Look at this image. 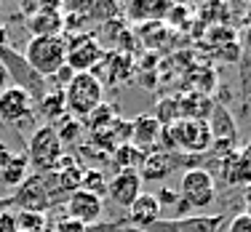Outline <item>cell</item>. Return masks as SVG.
<instances>
[{
    "mask_svg": "<svg viewBox=\"0 0 251 232\" xmlns=\"http://www.w3.org/2000/svg\"><path fill=\"white\" fill-rule=\"evenodd\" d=\"M64 107H67V115L77 117V120H86L97 107L104 102V86L97 75L91 72H75L73 80L64 88Z\"/></svg>",
    "mask_w": 251,
    "mask_h": 232,
    "instance_id": "obj_1",
    "label": "cell"
},
{
    "mask_svg": "<svg viewBox=\"0 0 251 232\" xmlns=\"http://www.w3.org/2000/svg\"><path fill=\"white\" fill-rule=\"evenodd\" d=\"M0 64H3L5 72H8L11 86L22 88V91H25L35 104H38L40 99H43L46 93L51 91V88H49V80L35 72V70L27 64V59L22 56V53H16L11 46H3V48H0Z\"/></svg>",
    "mask_w": 251,
    "mask_h": 232,
    "instance_id": "obj_2",
    "label": "cell"
},
{
    "mask_svg": "<svg viewBox=\"0 0 251 232\" xmlns=\"http://www.w3.org/2000/svg\"><path fill=\"white\" fill-rule=\"evenodd\" d=\"M64 46H67V38H64V35H53V38H29V43H27V48L22 56L27 59V64L40 77L49 80V77H53L64 67Z\"/></svg>",
    "mask_w": 251,
    "mask_h": 232,
    "instance_id": "obj_3",
    "label": "cell"
},
{
    "mask_svg": "<svg viewBox=\"0 0 251 232\" xmlns=\"http://www.w3.org/2000/svg\"><path fill=\"white\" fill-rule=\"evenodd\" d=\"M27 163L29 168L35 171V174H51L53 168H56L59 158L64 155V147L62 141H59L56 131L53 126H38L32 131V136H29L27 141Z\"/></svg>",
    "mask_w": 251,
    "mask_h": 232,
    "instance_id": "obj_4",
    "label": "cell"
},
{
    "mask_svg": "<svg viewBox=\"0 0 251 232\" xmlns=\"http://www.w3.org/2000/svg\"><path fill=\"white\" fill-rule=\"evenodd\" d=\"M179 198L184 200L190 208H208L217 200V182H214V176L208 174L206 168H201V165H193V168H187L182 174V182H179Z\"/></svg>",
    "mask_w": 251,
    "mask_h": 232,
    "instance_id": "obj_5",
    "label": "cell"
},
{
    "mask_svg": "<svg viewBox=\"0 0 251 232\" xmlns=\"http://www.w3.org/2000/svg\"><path fill=\"white\" fill-rule=\"evenodd\" d=\"M104 59L97 35L91 32H80V35H70L67 46H64V64L73 72H94V67Z\"/></svg>",
    "mask_w": 251,
    "mask_h": 232,
    "instance_id": "obj_6",
    "label": "cell"
},
{
    "mask_svg": "<svg viewBox=\"0 0 251 232\" xmlns=\"http://www.w3.org/2000/svg\"><path fill=\"white\" fill-rule=\"evenodd\" d=\"M8 203L14 206V211H29V213H46L49 208L56 206L49 192V184H46V174H29L16 187Z\"/></svg>",
    "mask_w": 251,
    "mask_h": 232,
    "instance_id": "obj_7",
    "label": "cell"
},
{
    "mask_svg": "<svg viewBox=\"0 0 251 232\" xmlns=\"http://www.w3.org/2000/svg\"><path fill=\"white\" fill-rule=\"evenodd\" d=\"M0 120L16 126V131L29 126V123H35V102L22 88L8 86L0 93Z\"/></svg>",
    "mask_w": 251,
    "mask_h": 232,
    "instance_id": "obj_8",
    "label": "cell"
},
{
    "mask_svg": "<svg viewBox=\"0 0 251 232\" xmlns=\"http://www.w3.org/2000/svg\"><path fill=\"white\" fill-rule=\"evenodd\" d=\"M64 208H67V219L91 227V224H97L101 219V213H104V198L88 192V189H77V192L64 198Z\"/></svg>",
    "mask_w": 251,
    "mask_h": 232,
    "instance_id": "obj_9",
    "label": "cell"
},
{
    "mask_svg": "<svg viewBox=\"0 0 251 232\" xmlns=\"http://www.w3.org/2000/svg\"><path fill=\"white\" fill-rule=\"evenodd\" d=\"M25 22L32 38H53L64 32V11L59 3H40L38 14H32Z\"/></svg>",
    "mask_w": 251,
    "mask_h": 232,
    "instance_id": "obj_10",
    "label": "cell"
},
{
    "mask_svg": "<svg viewBox=\"0 0 251 232\" xmlns=\"http://www.w3.org/2000/svg\"><path fill=\"white\" fill-rule=\"evenodd\" d=\"M142 195V176L139 171H118L112 179H107V198L115 206L128 208Z\"/></svg>",
    "mask_w": 251,
    "mask_h": 232,
    "instance_id": "obj_11",
    "label": "cell"
},
{
    "mask_svg": "<svg viewBox=\"0 0 251 232\" xmlns=\"http://www.w3.org/2000/svg\"><path fill=\"white\" fill-rule=\"evenodd\" d=\"M91 144L99 147L101 152L112 155L121 144H131V120H123V117H115L110 126H104L97 134H91Z\"/></svg>",
    "mask_w": 251,
    "mask_h": 232,
    "instance_id": "obj_12",
    "label": "cell"
},
{
    "mask_svg": "<svg viewBox=\"0 0 251 232\" xmlns=\"http://www.w3.org/2000/svg\"><path fill=\"white\" fill-rule=\"evenodd\" d=\"M163 213V208H160L158 198H155L152 192H142L139 198L134 200V203L128 206V224L131 227H139V230H147L150 224H155Z\"/></svg>",
    "mask_w": 251,
    "mask_h": 232,
    "instance_id": "obj_13",
    "label": "cell"
},
{
    "mask_svg": "<svg viewBox=\"0 0 251 232\" xmlns=\"http://www.w3.org/2000/svg\"><path fill=\"white\" fill-rule=\"evenodd\" d=\"M176 163H179V158L171 152H160V150L147 152L139 165V176H142V182H163L166 176H171Z\"/></svg>",
    "mask_w": 251,
    "mask_h": 232,
    "instance_id": "obj_14",
    "label": "cell"
},
{
    "mask_svg": "<svg viewBox=\"0 0 251 232\" xmlns=\"http://www.w3.org/2000/svg\"><path fill=\"white\" fill-rule=\"evenodd\" d=\"M160 131H163V126H160L152 115L134 117V120H131V144L145 150V152H152L155 144L160 141Z\"/></svg>",
    "mask_w": 251,
    "mask_h": 232,
    "instance_id": "obj_15",
    "label": "cell"
},
{
    "mask_svg": "<svg viewBox=\"0 0 251 232\" xmlns=\"http://www.w3.org/2000/svg\"><path fill=\"white\" fill-rule=\"evenodd\" d=\"M222 176L230 187H246V184H251V152L235 150L230 158H225Z\"/></svg>",
    "mask_w": 251,
    "mask_h": 232,
    "instance_id": "obj_16",
    "label": "cell"
},
{
    "mask_svg": "<svg viewBox=\"0 0 251 232\" xmlns=\"http://www.w3.org/2000/svg\"><path fill=\"white\" fill-rule=\"evenodd\" d=\"M208 131H211L214 141H238V126L235 117L230 115L225 104H214L211 115H208Z\"/></svg>",
    "mask_w": 251,
    "mask_h": 232,
    "instance_id": "obj_17",
    "label": "cell"
},
{
    "mask_svg": "<svg viewBox=\"0 0 251 232\" xmlns=\"http://www.w3.org/2000/svg\"><path fill=\"white\" fill-rule=\"evenodd\" d=\"M101 64H104L107 75L104 80H101V86H118V83H126L134 72V59H131V53H104V59H101Z\"/></svg>",
    "mask_w": 251,
    "mask_h": 232,
    "instance_id": "obj_18",
    "label": "cell"
},
{
    "mask_svg": "<svg viewBox=\"0 0 251 232\" xmlns=\"http://www.w3.org/2000/svg\"><path fill=\"white\" fill-rule=\"evenodd\" d=\"M179 102V120H208V115H211L214 110V102L206 96V93H190V96H182L176 99Z\"/></svg>",
    "mask_w": 251,
    "mask_h": 232,
    "instance_id": "obj_19",
    "label": "cell"
},
{
    "mask_svg": "<svg viewBox=\"0 0 251 232\" xmlns=\"http://www.w3.org/2000/svg\"><path fill=\"white\" fill-rule=\"evenodd\" d=\"M171 11V3H128L126 5V14L131 16L134 22H163Z\"/></svg>",
    "mask_w": 251,
    "mask_h": 232,
    "instance_id": "obj_20",
    "label": "cell"
},
{
    "mask_svg": "<svg viewBox=\"0 0 251 232\" xmlns=\"http://www.w3.org/2000/svg\"><path fill=\"white\" fill-rule=\"evenodd\" d=\"M27 176H29L27 155H19V152H14V158L0 168V182H3V187H8V189H16Z\"/></svg>",
    "mask_w": 251,
    "mask_h": 232,
    "instance_id": "obj_21",
    "label": "cell"
},
{
    "mask_svg": "<svg viewBox=\"0 0 251 232\" xmlns=\"http://www.w3.org/2000/svg\"><path fill=\"white\" fill-rule=\"evenodd\" d=\"M38 112H40V117L46 120V126H56V123L67 115V107H64V93L62 91H49L38 102Z\"/></svg>",
    "mask_w": 251,
    "mask_h": 232,
    "instance_id": "obj_22",
    "label": "cell"
},
{
    "mask_svg": "<svg viewBox=\"0 0 251 232\" xmlns=\"http://www.w3.org/2000/svg\"><path fill=\"white\" fill-rule=\"evenodd\" d=\"M145 155H147L145 150H139V147H134V144H121L110 155V160L115 163L118 171H139Z\"/></svg>",
    "mask_w": 251,
    "mask_h": 232,
    "instance_id": "obj_23",
    "label": "cell"
},
{
    "mask_svg": "<svg viewBox=\"0 0 251 232\" xmlns=\"http://www.w3.org/2000/svg\"><path fill=\"white\" fill-rule=\"evenodd\" d=\"M53 131H56V136H59V141H62V147L80 144L83 134H86V128H83V120H77V117H70V115H64L62 120L53 126Z\"/></svg>",
    "mask_w": 251,
    "mask_h": 232,
    "instance_id": "obj_24",
    "label": "cell"
},
{
    "mask_svg": "<svg viewBox=\"0 0 251 232\" xmlns=\"http://www.w3.org/2000/svg\"><path fill=\"white\" fill-rule=\"evenodd\" d=\"M118 117V112H115V107L112 104H107V102H101L97 110L91 112V115L83 120V128L88 131V134H97V131H101L104 126H110L112 120Z\"/></svg>",
    "mask_w": 251,
    "mask_h": 232,
    "instance_id": "obj_25",
    "label": "cell"
},
{
    "mask_svg": "<svg viewBox=\"0 0 251 232\" xmlns=\"http://www.w3.org/2000/svg\"><path fill=\"white\" fill-rule=\"evenodd\" d=\"M152 117L163 128L174 126V123L179 120V102H176V99H160V102H158V112H155Z\"/></svg>",
    "mask_w": 251,
    "mask_h": 232,
    "instance_id": "obj_26",
    "label": "cell"
},
{
    "mask_svg": "<svg viewBox=\"0 0 251 232\" xmlns=\"http://www.w3.org/2000/svg\"><path fill=\"white\" fill-rule=\"evenodd\" d=\"M80 189H88V192H94V195H104L107 192V176H104V171L101 168H86L83 171V187Z\"/></svg>",
    "mask_w": 251,
    "mask_h": 232,
    "instance_id": "obj_27",
    "label": "cell"
},
{
    "mask_svg": "<svg viewBox=\"0 0 251 232\" xmlns=\"http://www.w3.org/2000/svg\"><path fill=\"white\" fill-rule=\"evenodd\" d=\"M16 224H19V232H43V227H46V213L16 211Z\"/></svg>",
    "mask_w": 251,
    "mask_h": 232,
    "instance_id": "obj_28",
    "label": "cell"
},
{
    "mask_svg": "<svg viewBox=\"0 0 251 232\" xmlns=\"http://www.w3.org/2000/svg\"><path fill=\"white\" fill-rule=\"evenodd\" d=\"M227 232H251V213H235Z\"/></svg>",
    "mask_w": 251,
    "mask_h": 232,
    "instance_id": "obj_29",
    "label": "cell"
},
{
    "mask_svg": "<svg viewBox=\"0 0 251 232\" xmlns=\"http://www.w3.org/2000/svg\"><path fill=\"white\" fill-rule=\"evenodd\" d=\"M56 232H94L91 227H86V224H80V222H73V219H59V224H56ZM99 232V230H97Z\"/></svg>",
    "mask_w": 251,
    "mask_h": 232,
    "instance_id": "obj_30",
    "label": "cell"
},
{
    "mask_svg": "<svg viewBox=\"0 0 251 232\" xmlns=\"http://www.w3.org/2000/svg\"><path fill=\"white\" fill-rule=\"evenodd\" d=\"M155 198H158L160 208H163V206H171V208H176V203H179V192H176V189H171V187H163L158 195H155Z\"/></svg>",
    "mask_w": 251,
    "mask_h": 232,
    "instance_id": "obj_31",
    "label": "cell"
},
{
    "mask_svg": "<svg viewBox=\"0 0 251 232\" xmlns=\"http://www.w3.org/2000/svg\"><path fill=\"white\" fill-rule=\"evenodd\" d=\"M0 232H19L16 211H3V213H0Z\"/></svg>",
    "mask_w": 251,
    "mask_h": 232,
    "instance_id": "obj_32",
    "label": "cell"
},
{
    "mask_svg": "<svg viewBox=\"0 0 251 232\" xmlns=\"http://www.w3.org/2000/svg\"><path fill=\"white\" fill-rule=\"evenodd\" d=\"M107 232H145V230L131 227V224H112V227H107Z\"/></svg>",
    "mask_w": 251,
    "mask_h": 232,
    "instance_id": "obj_33",
    "label": "cell"
},
{
    "mask_svg": "<svg viewBox=\"0 0 251 232\" xmlns=\"http://www.w3.org/2000/svg\"><path fill=\"white\" fill-rule=\"evenodd\" d=\"M11 158H14V152H11V150H8V147H5V144H3V141H0V168H3V165H5V163H8V160H11Z\"/></svg>",
    "mask_w": 251,
    "mask_h": 232,
    "instance_id": "obj_34",
    "label": "cell"
},
{
    "mask_svg": "<svg viewBox=\"0 0 251 232\" xmlns=\"http://www.w3.org/2000/svg\"><path fill=\"white\" fill-rule=\"evenodd\" d=\"M243 48H246V53L251 56V19H249V24H246V32H243Z\"/></svg>",
    "mask_w": 251,
    "mask_h": 232,
    "instance_id": "obj_35",
    "label": "cell"
},
{
    "mask_svg": "<svg viewBox=\"0 0 251 232\" xmlns=\"http://www.w3.org/2000/svg\"><path fill=\"white\" fill-rule=\"evenodd\" d=\"M8 86H11V80H8V72H5V67L0 64V93H3Z\"/></svg>",
    "mask_w": 251,
    "mask_h": 232,
    "instance_id": "obj_36",
    "label": "cell"
},
{
    "mask_svg": "<svg viewBox=\"0 0 251 232\" xmlns=\"http://www.w3.org/2000/svg\"><path fill=\"white\" fill-rule=\"evenodd\" d=\"M243 200H246V206H249L246 213H251V184H246V187H243Z\"/></svg>",
    "mask_w": 251,
    "mask_h": 232,
    "instance_id": "obj_37",
    "label": "cell"
},
{
    "mask_svg": "<svg viewBox=\"0 0 251 232\" xmlns=\"http://www.w3.org/2000/svg\"><path fill=\"white\" fill-rule=\"evenodd\" d=\"M246 152H251V141H249V147H246Z\"/></svg>",
    "mask_w": 251,
    "mask_h": 232,
    "instance_id": "obj_38",
    "label": "cell"
},
{
    "mask_svg": "<svg viewBox=\"0 0 251 232\" xmlns=\"http://www.w3.org/2000/svg\"><path fill=\"white\" fill-rule=\"evenodd\" d=\"M99 232H107V230H104V227H101V230H99Z\"/></svg>",
    "mask_w": 251,
    "mask_h": 232,
    "instance_id": "obj_39",
    "label": "cell"
}]
</instances>
